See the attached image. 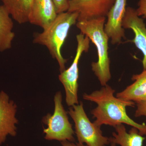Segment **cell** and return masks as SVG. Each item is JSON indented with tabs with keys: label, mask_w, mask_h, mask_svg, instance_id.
<instances>
[{
	"label": "cell",
	"mask_w": 146,
	"mask_h": 146,
	"mask_svg": "<svg viewBox=\"0 0 146 146\" xmlns=\"http://www.w3.org/2000/svg\"><path fill=\"white\" fill-rule=\"evenodd\" d=\"M115 90L107 84L99 90L83 95L84 99L97 104V107L91 112L93 117L96 119L94 123L100 127L103 125L115 127L125 124L136 128L141 135L146 136V125L135 122L127 113L126 107H133L134 102L115 97Z\"/></svg>",
	"instance_id": "6da1fadb"
},
{
	"label": "cell",
	"mask_w": 146,
	"mask_h": 146,
	"mask_svg": "<svg viewBox=\"0 0 146 146\" xmlns=\"http://www.w3.org/2000/svg\"><path fill=\"white\" fill-rule=\"evenodd\" d=\"M131 79L134 82L117 93L116 97L136 103L146 100V70L139 74L133 75Z\"/></svg>",
	"instance_id": "7c38bea8"
},
{
	"label": "cell",
	"mask_w": 146,
	"mask_h": 146,
	"mask_svg": "<svg viewBox=\"0 0 146 146\" xmlns=\"http://www.w3.org/2000/svg\"><path fill=\"white\" fill-rule=\"evenodd\" d=\"M57 14L67 12L69 8V0H52Z\"/></svg>",
	"instance_id": "2e32d148"
},
{
	"label": "cell",
	"mask_w": 146,
	"mask_h": 146,
	"mask_svg": "<svg viewBox=\"0 0 146 146\" xmlns=\"http://www.w3.org/2000/svg\"><path fill=\"white\" fill-rule=\"evenodd\" d=\"M17 106L4 91H0V145L5 143L8 135L17 134L16 117Z\"/></svg>",
	"instance_id": "ba28073f"
},
{
	"label": "cell",
	"mask_w": 146,
	"mask_h": 146,
	"mask_svg": "<svg viewBox=\"0 0 146 146\" xmlns=\"http://www.w3.org/2000/svg\"><path fill=\"white\" fill-rule=\"evenodd\" d=\"M127 0H116L108 13L107 21L104 30L112 44H119L125 37L124 29L122 27L125 14Z\"/></svg>",
	"instance_id": "9c48e42d"
},
{
	"label": "cell",
	"mask_w": 146,
	"mask_h": 146,
	"mask_svg": "<svg viewBox=\"0 0 146 146\" xmlns=\"http://www.w3.org/2000/svg\"><path fill=\"white\" fill-rule=\"evenodd\" d=\"M68 113L74 122L79 143L88 146H104L110 144L109 138L103 135L101 127L90 121L82 102L70 108Z\"/></svg>",
	"instance_id": "5b68a950"
},
{
	"label": "cell",
	"mask_w": 146,
	"mask_h": 146,
	"mask_svg": "<svg viewBox=\"0 0 146 146\" xmlns=\"http://www.w3.org/2000/svg\"><path fill=\"white\" fill-rule=\"evenodd\" d=\"M106 17H101L78 21L76 26L96 46L98 59L91 63L92 70L101 85H107L111 78L110 59L108 54L109 38L104 30Z\"/></svg>",
	"instance_id": "7a4b0ae2"
},
{
	"label": "cell",
	"mask_w": 146,
	"mask_h": 146,
	"mask_svg": "<svg viewBox=\"0 0 146 146\" xmlns=\"http://www.w3.org/2000/svg\"><path fill=\"white\" fill-rule=\"evenodd\" d=\"M137 103V109L135 113L136 117L145 116L146 117V100Z\"/></svg>",
	"instance_id": "e0dca14e"
},
{
	"label": "cell",
	"mask_w": 146,
	"mask_h": 146,
	"mask_svg": "<svg viewBox=\"0 0 146 146\" xmlns=\"http://www.w3.org/2000/svg\"><path fill=\"white\" fill-rule=\"evenodd\" d=\"M138 5L136 11L138 16L146 18V0H139Z\"/></svg>",
	"instance_id": "ac0fdd59"
},
{
	"label": "cell",
	"mask_w": 146,
	"mask_h": 146,
	"mask_svg": "<svg viewBox=\"0 0 146 146\" xmlns=\"http://www.w3.org/2000/svg\"><path fill=\"white\" fill-rule=\"evenodd\" d=\"M10 14L3 5H0V52L10 49L15 37L13 23Z\"/></svg>",
	"instance_id": "5bb4252c"
},
{
	"label": "cell",
	"mask_w": 146,
	"mask_h": 146,
	"mask_svg": "<svg viewBox=\"0 0 146 146\" xmlns=\"http://www.w3.org/2000/svg\"><path fill=\"white\" fill-rule=\"evenodd\" d=\"M114 127L116 132H113L112 137H110V143L121 146H143L145 137L141 135L136 128L132 127L127 132L122 124Z\"/></svg>",
	"instance_id": "4fadbf2b"
},
{
	"label": "cell",
	"mask_w": 146,
	"mask_h": 146,
	"mask_svg": "<svg viewBox=\"0 0 146 146\" xmlns=\"http://www.w3.org/2000/svg\"><path fill=\"white\" fill-rule=\"evenodd\" d=\"M116 0H69L68 12L78 13V21L106 17Z\"/></svg>",
	"instance_id": "52a82bcc"
},
{
	"label": "cell",
	"mask_w": 146,
	"mask_h": 146,
	"mask_svg": "<svg viewBox=\"0 0 146 146\" xmlns=\"http://www.w3.org/2000/svg\"><path fill=\"white\" fill-rule=\"evenodd\" d=\"M78 18V13L75 12L59 13L42 32L35 33L33 36V43L46 47L53 58L57 61L60 72L65 70L67 62L61 54V48L70 29L76 24Z\"/></svg>",
	"instance_id": "3957f363"
},
{
	"label": "cell",
	"mask_w": 146,
	"mask_h": 146,
	"mask_svg": "<svg viewBox=\"0 0 146 146\" xmlns=\"http://www.w3.org/2000/svg\"><path fill=\"white\" fill-rule=\"evenodd\" d=\"M77 46L75 56L68 69L60 72L58 78L64 87L66 102L69 106L79 104L78 96V65L80 59L84 52L89 51L90 40L87 36L80 33L76 36Z\"/></svg>",
	"instance_id": "8992f818"
},
{
	"label": "cell",
	"mask_w": 146,
	"mask_h": 146,
	"mask_svg": "<svg viewBox=\"0 0 146 146\" xmlns=\"http://www.w3.org/2000/svg\"><path fill=\"white\" fill-rule=\"evenodd\" d=\"M61 145L62 146H88L86 145H84V144L77 143H74L73 142H70L68 141H65L61 142Z\"/></svg>",
	"instance_id": "d6986e66"
},
{
	"label": "cell",
	"mask_w": 146,
	"mask_h": 146,
	"mask_svg": "<svg viewBox=\"0 0 146 146\" xmlns=\"http://www.w3.org/2000/svg\"><path fill=\"white\" fill-rule=\"evenodd\" d=\"M110 146H117V145L115 143H113V142H110ZM104 146H106V145Z\"/></svg>",
	"instance_id": "ffe728a7"
},
{
	"label": "cell",
	"mask_w": 146,
	"mask_h": 146,
	"mask_svg": "<svg viewBox=\"0 0 146 146\" xmlns=\"http://www.w3.org/2000/svg\"><path fill=\"white\" fill-rule=\"evenodd\" d=\"M11 18L18 24L28 23L33 0H1Z\"/></svg>",
	"instance_id": "9a60e30c"
},
{
	"label": "cell",
	"mask_w": 146,
	"mask_h": 146,
	"mask_svg": "<svg viewBox=\"0 0 146 146\" xmlns=\"http://www.w3.org/2000/svg\"><path fill=\"white\" fill-rule=\"evenodd\" d=\"M63 98L61 92L58 91L54 97V110L53 115L47 114L42 119V122L46 125L44 129L45 139L48 141H75L72 125L69 120L67 112L63 107Z\"/></svg>",
	"instance_id": "277c9868"
},
{
	"label": "cell",
	"mask_w": 146,
	"mask_h": 146,
	"mask_svg": "<svg viewBox=\"0 0 146 146\" xmlns=\"http://www.w3.org/2000/svg\"><path fill=\"white\" fill-rule=\"evenodd\" d=\"M122 27L133 31L134 38L132 42L141 51L143 55V70H146V27L143 20L137 14L136 9L128 7L126 9L123 19Z\"/></svg>",
	"instance_id": "30bf717a"
},
{
	"label": "cell",
	"mask_w": 146,
	"mask_h": 146,
	"mask_svg": "<svg viewBox=\"0 0 146 146\" xmlns=\"http://www.w3.org/2000/svg\"><path fill=\"white\" fill-rule=\"evenodd\" d=\"M57 15L52 0H33L29 23L44 30L54 21Z\"/></svg>",
	"instance_id": "8fae6325"
}]
</instances>
